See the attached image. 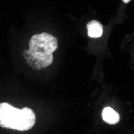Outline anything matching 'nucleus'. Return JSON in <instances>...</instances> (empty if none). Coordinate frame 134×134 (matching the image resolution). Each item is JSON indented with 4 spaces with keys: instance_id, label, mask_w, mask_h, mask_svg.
Wrapping results in <instances>:
<instances>
[{
    "instance_id": "f03ea898",
    "label": "nucleus",
    "mask_w": 134,
    "mask_h": 134,
    "mask_svg": "<svg viewBox=\"0 0 134 134\" xmlns=\"http://www.w3.org/2000/svg\"><path fill=\"white\" fill-rule=\"evenodd\" d=\"M35 122L34 112L28 108H16L7 103L0 104V126L19 131L31 129Z\"/></svg>"
},
{
    "instance_id": "7ed1b4c3",
    "label": "nucleus",
    "mask_w": 134,
    "mask_h": 134,
    "mask_svg": "<svg viewBox=\"0 0 134 134\" xmlns=\"http://www.w3.org/2000/svg\"><path fill=\"white\" fill-rule=\"evenodd\" d=\"M88 35L91 38H100L103 34L102 24L96 20L90 21L87 24Z\"/></svg>"
},
{
    "instance_id": "20e7f679",
    "label": "nucleus",
    "mask_w": 134,
    "mask_h": 134,
    "mask_svg": "<svg viewBox=\"0 0 134 134\" xmlns=\"http://www.w3.org/2000/svg\"><path fill=\"white\" fill-rule=\"evenodd\" d=\"M102 118L106 123L115 125L120 120L119 114L111 107H105L102 112Z\"/></svg>"
},
{
    "instance_id": "f257e3e1",
    "label": "nucleus",
    "mask_w": 134,
    "mask_h": 134,
    "mask_svg": "<svg viewBox=\"0 0 134 134\" xmlns=\"http://www.w3.org/2000/svg\"><path fill=\"white\" fill-rule=\"evenodd\" d=\"M58 42L55 37L48 33L33 35L29 42V49L23 52L29 66L34 69H42L52 64V53L57 49Z\"/></svg>"
},
{
    "instance_id": "39448f33",
    "label": "nucleus",
    "mask_w": 134,
    "mask_h": 134,
    "mask_svg": "<svg viewBox=\"0 0 134 134\" xmlns=\"http://www.w3.org/2000/svg\"><path fill=\"white\" fill-rule=\"evenodd\" d=\"M129 1H130V0H123V2H124L125 3H128Z\"/></svg>"
}]
</instances>
